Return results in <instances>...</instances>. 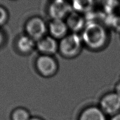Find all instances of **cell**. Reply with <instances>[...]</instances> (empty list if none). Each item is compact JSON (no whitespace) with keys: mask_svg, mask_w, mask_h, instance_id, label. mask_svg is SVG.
I'll list each match as a JSON object with an SVG mask.
<instances>
[{"mask_svg":"<svg viewBox=\"0 0 120 120\" xmlns=\"http://www.w3.org/2000/svg\"><path fill=\"white\" fill-rule=\"evenodd\" d=\"M81 37L83 43L89 49L98 50L106 45L109 40V34L106 26L103 23L90 22L86 23Z\"/></svg>","mask_w":120,"mask_h":120,"instance_id":"6da1fadb","label":"cell"},{"mask_svg":"<svg viewBox=\"0 0 120 120\" xmlns=\"http://www.w3.org/2000/svg\"><path fill=\"white\" fill-rule=\"evenodd\" d=\"M82 45V37L78 34H68L59 40L58 51L64 58H74L81 52Z\"/></svg>","mask_w":120,"mask_h":120,"instance_id":"7a4b0ae2","label":"cell"},{"mask_svg":"<svg viewBox=\"0 0 120 120\" xmlns=\"http://www.w3.org/2000/svg\"><path fill=\"white\" fill-rule=\"evenodd\" d=\"M35 64L37 71L43 77H52L58 70V64L53 56L40 55Z\"/></svg>","mask_w":120,"mask_h":120,"instance_id":"3957f363","label":"cell"},{"mask_svg":"<svg viewBox=\"0 0 120 120\" xmlns=\"http://www.w3.org/2000/svg\"><path fill=\"white\" fill-rule=\"evenodd\" d=\"M26 34L36 41L46 36L48 25L39 16H33L27 20L24 26Z\"/></svg>","mask_w":120,"mask_h":120,"instance_id":"277c9868","label":"cell"},{"mask_svg":"<svg viewBox=\"0 0 120 120\" xmlns=\"http://www.w3.org/2000/svg\"><path fill=\"white\" fill-rule=\"evenodd\" d=\"M72 11L70 3L66 0H53L48 7V13L51 19L65 20Z\"/></svg>","mask_w":120,"mask_h":120,"instance_id":"5b68a950","label":"cell"},{"mask_svg":"<svg viewBox=\"0 0 120 120\" xmlns=\"http://www.w3.org/2000/svg\"><path fill=\"white\" fill-rule=\"evenodd\" d=\"M100 105L103 112L116 114L120 110V96L115 92L107 93L101 98Z\"/></svg>","mask_w":120,"mask_h":120,"instance_id":"8992f818","label":"cell"},{"mask_svg":"<svg viewBox=\"0 0 120 120\" xmlns=\"http://www.w3.org/2000/svg\"><path fill=\"white\" fill-rule=\"evenodd\" d=\"M36 49L40 55L53 56L59 50V42L50 35L45 36L37 41Z\"/></svg>","mask_w":120,"mask_h":120,"instance_id":"52a82bcc","label":"cell"},{"mask_svg":"<svg viewBox=\"0 0 120 120\" xmlns=\"http://www.w3.org/2000/svg\"><path fill=\"white\" fill-rule=\"evenodd\" d=\"M68 28L65 20L51 19L48 24V31L50 36L60 40L68 34Z\"/></svg>","mask_w":120,"mask_h":120,"instance_id":"ba28073f","label":"cell"},{"mask_svg":"<svg viewBox=\"0 0 120 120\" xmlns=\"http://www.w3.org/2000/svg\"><path fill=\"white\" fill-rule=\"evenodd\" d=\"M69 30L78 34L82 31L86 25V20L82 14L73 11L65 20Z\"/></svg>","mask_w":120,"mask_h":120,"instance_id":"9c48e42d","label":"cell"},{"mask_svg":"<svg viewBox=\"0 0 120 120\" xmlns=\"http://www.w3.org/2000/svg\"><path fill=\"white\" fill-rule=\"evenodd\" d=\"M16 47L20 53L29 55L36 48V41L26 34L22 35L16 40Z\"/></svg>","mask_w":120,"mask_h":120,"instance_id":"30bf717a","label":"cell"},{"mask_svg":"<svg viewBox=\"0 0 120 120\" xmlns=\"http://www.w3.org/2000/svg\"><path fill=\"white\" fill-rule=\"evenodd\" d=\"M73 11L82 14H86L92 12L94 7V0H71Z\"/></svg>","mask_w":120,"mask_h":120,"instance_id":"8fae6325","label":"cell"},{"mask_svg":"<svg viewBox=\"0 0 120 120\" xmlns=\"http://www.w3.org/2000/svg\"><path fill=\"white\" fill-rule=\"evenodd\" d=\"M79 120H106V119L102 109L95 106H90L82 112Z\"/></svg>","mask_w":120,"mask_h":120,"instance_id":"7c38bea8","label":"cell"},{"mask_svg":"<svg viewBox=\"0 0 120 120\" xmlns=\"http://www.w3.org/2000/svg\"><path fill=\"white\" fill-rule=\"evenodd\" d=\"M105 26H109L117 32H120V15L113 14H106L104 17Z\"/></svg>","mask_w":120,"mask_h":120,"instance_id":"4fadbf2b","label":"cell"},{"mask_svg":"<svg viewBox=\"0 0 120 120\" xmlns=\"http://www.w3.org/2000/svg\"><path fill=\"white\" fill-rule=\"evenodd\" d=\"M102 5L105 14H113L120 6V3L118 0H102Z\"/></svg>","mask_w":120,"mask_h":120,"instance_id":"5bb4252c","label":"cell"},{"mask_svg":"<svg viewBox=\"0 0 120 120\" xmlns=\"http://www.w3.org/2000/svg\"><path fill=\"white\" fill-rule=\"evenodd\" d=\"M30 113L23 107H17L14 109L11 114V120H30Z\"/></svg>","mask_w":120,"mask_h":120,"instance_id":"9a60e30c","label":"cell"},{"mask_svg":"<svg viewBox=\"0 0 120 120\" xmlns=\"http://www.w3.org/2000/svg\"><path fill=\"white\" fill-rule=\"evenodd\" d=\"M9 14L8 10L3 6L0 5V26L7 23L9 20Z\"/></svg>","mask_w":120,"mask_h":120,"instance_id":"2e32d148","label":"cell"},{"mask_svg":"<svg viewBox=\"0 0 120 120\" xmlns=\"http://www.w3.org/2000/svg\"><path fill=\"white\" fill-rule=\"evenodd\" d=\"M5 36L4 32L1 29H0V47L2 46L5 41Z\"/></svg>","mask_w":120,"mask_h":120,"instance_id":"e0dca14e","label":"cell"},{"mask_svg":"<svg viewBox=\"0 0 120 120\" xmlns=\"http://www.w3.org/2000/svg\"><path fill=\"white\" fill-rule=\"evenodd\" d=\"M115 92L120 96V80L115 85Z\"/></svg>","mask_w":120,"mask_h":120,"instance_id":"ac0fdd59","label":"cell"},{"mask_svg":"<svg viewBox=\"0 0 120 120\" xmlns=\"http://www.w3.org/2000/svg\"><path fill=\"white\" fill-rule=\"evenodd\" d=\"M111 120H120V113H118L115 114L112 117Z\"/></svg>","mask_w":120,"mask_h":120,"instance_id":"d6986e66","label":"cell"},{"mask_svg":"<svg viewBox=\"0 0 120 120\" xmlns=\"http://www.w3.org/2000/svg\"><path fill=\"white\" fill-rule=\"evenodd\" d=\"M30 120H43L38 117H31Z\"/></svg>","mask_w":120,"mask_h":120,"instance_id":"ffe728a7","label":"cell"},{"mask_svg":"<svg viewBox=\"0 0 120 120\" xmlns=\"http://www.w3.org/2000/svg\"><path fill=\"white\" fill-rule=\"evenodd\" d=\"M13 1H15V0H13Z\"/></svg>","mask_w":120,"mask_h":120,"instance_id":"44dd1931","label":"cell"}]
</instances>
